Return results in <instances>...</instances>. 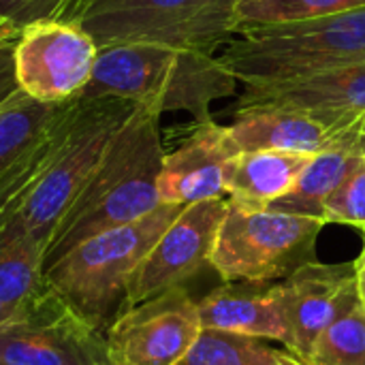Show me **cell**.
I'll return each instance as SVG.
<instances>
[{"mask_svg":"<svg viewBox=\"0 0 365 365\" xmlns=\"http://www.w3.org/2000/svg\"><path fill=\"white\" fill-rule=\"evenodd\" d=\"M235 156L227 126L199 124L173 152H165L158 175V199L167 205H190L225 197L229 160Z\"/></svg>","mask_w":365,"mask_h":365,"instance_id":"obj_14","label":"cell"},{"mask_svg":"<svg viewBox=\"0 0 365 365\" xmlns=\"http://www.w3.org/2000/svg\"><path fill=\"white\" fill-rule=\"evenodd\" d=\"M184 205L160 203L143 218L103 231L45 269L47 280L107 331L122 312L128 282Z\"/></svg>","mask_w":365,"mask_h":365,"instance_id":"obj_5","label":"cell"},{"mask_svg":"<svg viewBox=\"0 0 365 365\" xmlns=\"http://www.w3.org/2000/svg\"><path fill=\"white\" fill-rule=\"evenodd\" d=\"M284 319L291 329V353L308 357L317 338L355 302V263H306L274 284Z\"/></svg>","mask_w":365,"mask_h":365,"instance_id":"obj_12","label":"cell"},{"mask_svg":"<svg viewBox=\"0 0 365 365\" xmlns=\"http://www.w3.org/2000/svg\"><path fill=\"white\" fill-rule=\"evenodd\" d=\"M201 334L199 304L184 287L124 308L107 327L109 365H178Z\"/></svg>","mask_w":365,"mask_h":365,"instance_id":"obj_9","label":"cell"},{"mask_svg":"<svg viewBox=\"0 0 365 365\" xmlns=\"http://www.w3.org/2000/svg\"><path fill=\"white\" fill-rule=\"evenodd\" d=\"M355 276H357V293H359V302L365 306V246L359 255V259L355 261Z\"/></svg>","mask_w":365,"mask_h":365,"instance_id":"obj_26","label":"cell"},{"mask_svg":"<svg viewBox=\"0 0 365 365\" xmlns=\"http://www.w3.org/2000/svg\"><path fill=\"white\" fill-rule=\"evenodd\" d=\"M9 314H11V312H6V310H4V308L0 306V323H2V321H4V319L9 317Z\"/></svg>","mask_w":365,"mask_h":365,"instance_id":"obj_29","label":"cell"},{"mask_svg":"<svg viewBox=\"0 0 365 365\" xmlns=\"http://www.w3.org/2000/svg\"><path fill=\"white\" fill-rule=\"evenodd\" d=\"M197 304L201 329L280 342L291 351V329L274 287L263 289V284L227 282Z\"/></svg>","mask_w":365,"mask_h":365,"instance_id":"obj_15","label":"cell"},{"mask_svg":"<svg viewBox=\"0 0 365 365\" xmlns=\"http://www.w3.org/2000/svg\"><path fill=\"white\" fill-rule=\"evenodd\" d=\"M163 158L160 115L137 105L115 133L92 180L51 235L45 250V269L81 242L154 212L160 205L158 175Z\"/></svg>","mask_w":365,"mask_h":365,"instance_id":"obj_1","label":"cell"},{"mask_svg":"<svg viewBox=\"0 0 365 365\" xmlns=\"http://www.w3.org/2000/svg\"><path fill=\"white\" fill-rule=\"evenodd\" d=\"M365 154V135L344 126L336 133V139L317 152L295 186L274 201L267 210L323 218V205L327 197L338 188L349 169Z\"/></svg>","mask_w":365,"mask_h":365,"instance_id":"obj_19","label":"cell"},{"mask_svg":"<svg viewBox=\"0 0 365 365\" xmlns=\"http://www.w3.org/2000/svg\"><path fill=\"white\" fill-rule=\"evenodd\" d=\"M242 86L299 79L365 62V6L242 32L218 56Z\"/></svg>","mask_w":365,"mask_h":365,"instance_id":"obj_3","label":"cell"},{"mask_svg":"<svg viewBox=\"0 0 365 365\" xmlns=\"http://www.w3.org/2000/svg\"><path fill=\"white\" fill-rule=\"evenodd\" d=\"M178 365H284L280 351L267 340L201 329L199 338Z\"/></svg>","mask_w":365,"mask_h":365,"instance_id":"obj_22","label":"cell"},{"mask_svg":"<svg viewBox=\"0 0 365 365\" xmlns=\"http://www.w3.org/2000/svg\"><path fill=\"white\" fill-rule=\"evenodd\" d=\"M349 128H353V130H357V133H361V135H365V113H361V115H357L353 122H349L346 124ZM344 128V126H342ZM338 133V130H336Z\"/></svg>","mask_w":365,"mask_h":365,"instance_id":"obj_28","label":"cell"},{"mask_svg":"<svg viewBox=\"0 0 365 365\" xmlns=\"http://www.w3.org/2000/svg\"><path fill=\"white\" fill-rule=\"evenodd\" d=\"M312 156L282 150L240 152L229 160L225 197L246 210H267L295 186Z\"/></svg>","mask_w":365,"mask_h":365,"instance_id":"obj_18","label":"cell"},{"mask_svg":"<svg viewBox=\"0 0 365 365\" xmlns=\"http://www.w3.org/2000/svg\"><path fill=\"white\" fill-rule=\"evenodd\" d=\"M98 47L75 24L28 26L13 47V71L19 88L38 103L77 98L88 86Z\"/></svg>","mask_w":365,"mask_h":365,"instance_id":"obj_10","label":"cell"},{"mask_svg":"<svg viewBox=\"0 0 365 365\" xmlns=\"http://www.w3.org/2000/svg\"><path fill=\"white\" fill-rule=\"evenodd\" d=\"M83 0H0V41L15 47L17 38L34 24H75Z\"/></svg>","mask_w":365,"mask_h":365,"instance_id":"obj_24","label":"cell"},{"mask_svg":"<svg viewBox=\"0 0 365 365\" xmlns=\"http://www.w3.org/2000/svg\"><path fill=\"white\" fill-rule=\"evenodd\" d=\"M45 282V248L24 233L0 237V306L13 312Z\"/></svg>","mask_w":365,"mask_h":365,"instance_id":"obj_20","label":"cell"},{"mask_svg":"<svg viewBox=\"0 0 365 365\" xmlns=\"http://www.w3.org/2000/svg\"><path fill=\"white\" fill-rule=\"evenodd\" d=\"M280 357H282L284 365H314L312 361H308L306 357H299V355H295L291 351H280Z\"/></svg>","mask_w":365,"mask_h":365,"instance_id":"obj_27","label":"cell"},{"mask_svg":"<svg viewBox=\"0 0 365 365\" xmlns=\"http://www.w3.org/2000/svg\"><path fill=\"white\" fill-rule=\"evenodd\" d=\"M314 365H365V306L355 302L317 338L310 355Z\"/></svg>","mask_w":365,"mask_h":365,"instance_id":"obj_23","label":"cell"},{"mask_svg":"<svg viewBox=\"0 0 365 365\" xmlns=\"http://www.w3.org/2000/svg\"><path fill=\"white\" fill-rule=\"evenodd\" d=\"M323 218L276 210H246L229 203L210 255V267L225 282L265 284L282 280L312 261Z\"/></svg>","mask_w":365,"mask_h":365,"instance_id":"obj_7","label":"cell"},{"mask_svg":"<svg viewBox=\"0 0 365 365\" xmlns=\"http://www.w3.org/2000/svg\"><path fill=\"white\" fill-rule=\"evenodd\" d=\"M135 107L133 101L120 96H77L66 135L49 169L2 237L24 233L47 250L51 235L92 180L115 133Z\"/></svg>","mask_w":365,"mask_h":365,"instance_id":"obj_4","label":"cell"},{"mask_svg":"<svg viewBox=\"0 0 365 365\" xmlns=\"http://www.w3.org/2000/svg\"><path fill=\"white\" fill-rule=\"evenodd\" d=\"M0 365H109L105 329L47 280L0 323Z\"/></svg>","mask_w":365,"mask_h":365,"instance_id":"obj_8","label":"cell"},{"mask_svg":"<svg viewBox=\"0 0 365 365\" xmlns=\"http://www.w3.org/2000/svg\"><path fill=\"white\" fill-rule=\"evenodd\" d=\"M240 81L218 56L152 43L101 47L81 98L120 96L156 111H184L199 124L212 120V103L237 92Z\"/></svg>","mask_w":365,"mask_h":365,"instance_id":"obj_2","label":"cell"},{"mask_svg":"<svg viewBox=\"0 0 365 365\" xmlns=\"http://www.w3.org/2000/svg\"><path fill=\"white\" fill-rule=\"evenodd\" d=\"M365 6V0H240L235 9L237 34L255 28L297 24Z\"/></svg>","mask_w":365,"mask_h":365,"instance_id":"obj_21","label":"cell"},{"mask_svg":"<svg viewBox=\"0 0 365 365\" xmlns=\"http://www.w3.org/2000/svg\"><path fill=\"white\" fill-rule=\"evenodd\" d=\"M64 103H38L28 96L13 71V47L0 49V186L24 163Z\"/></svg>","mask_w":365,"mask_h":365,"instance_id":"obj_16","label":"cell"},{"mask_svg":"<svg viewBox=\"0 0 365 365\" xmlns=\"http://www.w3.org/2000/svg\"><path fill=\"white\" fill-rule=\"evenodd\" d=\"M250 107L302 111L336 133L365 113V62L319 71L291 81L244 86L240 109Z\"/></svg>","mask_w":365,"mask_h":365,"instance_id":"obj_13","label":"cell"},{"mask_svg":"<svg viewBox=\"0 0 365 365\" xmlns=\"http://www.w3.org/2000/svg\"><path fill=\"white\" fill-rule=\"evenodd\" d=\"M323 220L336 225H351L365 235V154L342 178L338 188L323 205Z\"/></svg>","mask_w":365,"mask_h":365,"instance_id":"obj_25","label":"cell"},{"mask_svg":"<svg viewBox=\"0 0 365 365\" xmlns=\"http://www.w3.org/2000/svg\"><path fill=\"white\" fill-rule=\"evenodd\" d=\"M4 47H6V45H2V41H0V49H4Z\"/></svg>","mask_w":365,"mask_h":365,"instance_id":"obj_30","label":"cell"},{"mask_svg":"<svg viewBox=\"0 0 365 365\" xmlns=\"http://www.w3.org/2000/svg\"><path fill=\"white\" fill-rule=\"evenodd\" d=\"M240 0H83L75 26L96 47L152 43L214 53L237 34Z\"/></svg>","mask_w":365,"mask_h":365,"instance_id":"obj_6","label":"cell"},{"mask_svg":"<svg viewBox=\"0 0 365 365\" xmlns=\"http://www.w3.org/2000/svg\"><path fill=\"white\" fill-rule=\"evenodd\" d=\"M227 137L235 154L259 150L317 154L336 139V133L302 111L250 107L235 113V122L227 126Z\"/></svg>","mask_w":365,"mask_h":365,"instance_id":"obj_17","label":"cell"},{"mask_svg":"<svg viewBox=\"0 0 365 365\" xmlns=\"http://www.w3.org/2000/svg\"><path fill=\"white\" fill-rule=\"evenodd\" d=\"M227 210L229 199L225 197L184 205L133 274L124 308L148 302L175 287H184L186 280L210 265L216 233Z\"/></svg>","mask_w":365,"mask_h":365,"instance_id":"obj_11","label":"cell"}]
</instances>
